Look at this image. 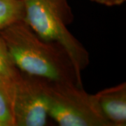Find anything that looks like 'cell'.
I'll list each match as a JSON object with an SVG mask.
<instances>
[{"instance_id":"cell-2","label":"cell","mask_w":126,"mask_h":126,"mask_svg":"<svg viewBox=\"0 0 126 126\" xmlns=\"http://www.w3.org/2000/svg\"><path fill=\"white\" fill-rule=\"evenodd\" d=\"M25 21L42 39L63 47L81 79V72L90 63V55L67 29L74 15L68 0H23Z\"/></svg>"},{"instance_id":"cell-7","label":"cell","mask_w":126,"mask_h":126,"mask_svg":"<svg viewBox=\"0 0 126 126\" xmlns=\"http://www.w3.org/2000/svg\"><path fill=\"white\" fill-rule=\"evenodd\" d=\"M23 0H0V32L14 23L25 20Z\"/></svg>"},{"instance_id":"cell-1","label":"cell","mask_w":126,"mask_h":126,"mask_svg":"<svg viewBox=\"0 0 126 126\" xmlns=\"http://www.w3.org/2000/svg\"><path fill=\"white\" fill-rule=\"evenodd\" d=\"M10 55L20 72L51 81L83 87L81 78L67 52L60 46L42 39L25 20L0 32Z\"/></svg>"},{"instance_id":"cell-3","label":"cell","mask_w":126,"mask_h":126,"mask_svg":"<svg viewBox=\"0 0 126 126\" xmlns=\"http://www.w3.org/2000/svg\"><path fill=\"white\" fill-rule=\"evenodd\" d=\"M48 113L60 126H111L99 110L94 94L83 87L43 79Z\"/></svg>"},{"instance_id":"cell-9","label":"cell","mask_w":126,"mask_h":126,"mask_svg":"<svg viewBox=\"0 0 126 126\" xmlns=\"http://www.w3.org/2000/svg\"><path fill=\"white\" fill-rule=\"evenodd\" d=\"M91 1L95 2L99 4L107 6H114L123 4L126 0H90Z\"/></svg>"},{"instance_id":"cell-8","label":"cell","mask_w":126,"mask_h":126,"mask_svg":"<svg viewBox=\"0 0 126 126\" xmlns=\"http://www.w3.org/2000/svg\"><path fill=\"white\" fill-rule=\"evenodd\" d=\"M13 97L14 90L0 82V126H15Z\"/></svg>"},{"instance_id":"cell-5","label":"cell","mask_w":126,"mask_h":126,"mask_svg":"<svg viewBox=\"0 0 126 126\" xmlns=\"http://www.w3.org/2000/svg\"><path fill=\"white\" fill-rule=\"evenodd\" d=\"M103 116L111 126L126 125V83H122L94 94Z\"/></svg>"},{"instance_id":"cell-4","label":"cell","mask_w":126,"mask_h":126,"mask_svg":"<svg viewBox=\"0 0 126 126\" xmlns=\"http://www.w3.org/2000/svg\"><path fill=\"white\" fill-rule=\"evenodd\" d=\"M13 110L15 126H44L48 116L42 78L22 72L14 86Z\"/></svg>"},{"instance_id":"cell-6","label":"cell","mask_w":126,"mask_h":126,"mask_svg":"<svg viewBox=\"0 0 126 126\" xmlns=\"http://www.w3.org/2000/svg\"><path fill=\"white\" fill-rule=\"evenodd\" d=\"M22 74L14 63L4 39L0 34V82L14 91L16 82Z\"/></svg>"}]
</instances>
